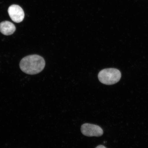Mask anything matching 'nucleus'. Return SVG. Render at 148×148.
Segmentation results:
<instances>
[{"instance_id": "1", "label": "nucleus", "mask_w": 148, "mask_h": 148, "mask_svg": "<svg viewBox=\"0 0 148 148\" xmlns=\"http://www.w3.org/2000/svg\"><path fill=\"white\" fill-rule=\"evenodd\" d=\"M45 66L44 59L40 56H27L21 60L20 67L22 71L29 75H36L41 72Z\"/></svg>"}, {"instance_id": "6", "label": "nucleus", "mask_w": 148, "mask_h": 148, "mask_svg": "<svg viewBox=\"0 0 148 148\" xmlns=\"http://www.w3.org/2000/svg\"><path fill=\"white\" fill-rule=\"evenodd\" d=\"M95 148H107L106 147H105V146H103V145H99V146H97V147Z\"/></svg>"}, {"instance_id": "3", "label": "nucleus", "mask_w": 148, "mask_h": 148, "mask_svg": "<svg viewBox=\"0 0 148 148\" xmlns=\"http://www.w3.org/2000/svg\"><path fill=\"white\" fill-rule=\"evenodd\" d=\"M81 130L83 135L88 137L100 136L103 133V130L99 126L88 123L81 126Z\"/></svg>"}, {"instance_id": "4", "label": "nucleus", "mask_w": 148, "mask_h": 148, "mask_svg": "<svg viewBox=\"0 0 148 148\" xmlns=\"http://www.w3.org/2000/svg\"><path fill=\"white\" fill-rule=\"evenodd\" d=\"M8 13L11 19L16 23H21L25 17V13L23 9L18 5H10L8 9Z\"/></svg>"}, {"instance_id": "2", "label": "nucleus", "mask_w": 148, "mask_h": 148, "mask_svg": "<svg viewBox=\"0 0 148 148\" xmlns=\"http://www.w3.org/2000/svg\"><path fill=\"white\" fill-rule=\"evenodd\" d=\"M98 76L102 83L110 85L115 84L120 80L121 73L119 70L115 68H108L101 70Z\"/></svg>"}, {"instance_id": "5", "label": "nucleus", "mask_w": 148, "mask_h": 148, "mask_svg": "<svg viewBox=\"0 0 148 148\" xmlns=\"http://www.w3.org/2000/svg\"><path fill=\"white\" fill-rule=\"evenodd\" d=\"M16 30L15 26L11 22L6 21L0 23V32L5 36L12 34Z\"/></svg>"}]
</instances>
